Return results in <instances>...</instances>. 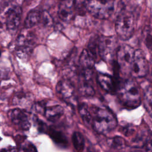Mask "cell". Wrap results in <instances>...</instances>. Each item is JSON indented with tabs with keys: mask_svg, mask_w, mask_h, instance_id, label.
<instances>
[{
	"mask_svg": "<svg viewBox=\"0 0 152 152\" xmlns=\"http://www.w3.org/2000/svg\"><path fill=\"white\" fill-rule=\"evenodd\" d=\"M116 93L120 102L127 108H136L141 103L138 86L133 80H126L119 84Z\"/></svg>",
	"mask_w": 152,
	"mask_h": 152,
	"instance_id": "cell-1",
	"label": "cell"
},
{
	"mask_svg": "<svg viewBox=\"0 0 152 152\" xmlns=\"http://www.w3.org/2000/svg\"><path fill=\"white\" fill-rule=\"evenodd\" d=\"M91 115L93 118L91 126L99 134H107L117 126L116 116L107 109L94 107Z\"/></svg>",
	"mask_w": 152,
	"mask_h": 152,
	"instance_id": "cell-2",
	"label": "cell"
},
{
	"mask_svg": "<svg viewBox=\"0 0 152 152\" xmlns=\"http://www.w3.org/2000/svg\"><path fill=\"white\" fill-rule=\"evenodd\" d=\"M135 26V15L131 11L125 9L122 10L116 18L115 30L120 39L126 40L134 34Z\"/></svg>",
	"mask_w": 152,
	"mask_h": 152,
	"instance_id": "cell-3",
	"label": "cell"
},
{
	"mask_svg": "<svg viewBox=\"0 0 152 152\" xmlns=\"http://www.w3.org/2000/svg\"><path fill=\"white\" fill-rule=\"evenodd\" d=\"M117 0H86V10L99 19L109 18L114 12Z\"/></svg>",
	"mask_w": 152,
	"mask_h": 152,
	"instance_id": "cell-4",
	"label": "cell"
},
{
	"mask_svg": "<svg viewBox=\"0 0 152 152\" xmlns=\"http://www.w3.org/2000/svg\"><path fill=\"white\" fill-rule=\"evenodd\" d=\"M22 11L16 4H8L0 8V24L5 25L10 31H15L21 21Z\"/></svg>",
	"mask_w": 152,
	"mask_h": 152,
	"instance_id": "cell-5",
	"label": "cell"
},
{
	"mask_svg": "<svg viewBox=\"0 0 152 152\" xmlns=\"http://www.w3.org/2000/svg\"><path fill=\"white\" fill-rule=\"evenodd\" d=\"M135 50L131 46L125 44L118 47L116 55V62L120 71L124 74H131Z\"/></svg>",
	"mask_w": 152,
	"mask_h": 152,
	"instance_id": "cell-6",
	"label": "cell"
},
{
	"mask_svg": "<svg viewBox=\"0 0 152 152\" xmlns=\"http://www.w3.org/2000/svg\"><path fill=\"white\" fill-rule=\"evenodd\" d=\"M118 47V42L113 37L102 36L98 39V53L106 62L110 61L116 56Z\"/></svg>",
	"mask_w": 152,
	"mask_h": 152,
	"instance_id": "cell-7",
	"label": "cell"
},
{
	"mask_svg": "<svg viewBox=\"0 0 152 152\" xmlns=\"http://www.w3.org/2000/svg\"><path fill=\"white\" fill-rule=\"evenodd\" d=\"M35 38L32 33L25 31L18 36L16 43V53L21 59H26L31 53L35 45Z\"/></svg>",
	"mask_w": 152,
	"mask_h": 152,
	"instance_id": "cell-8",
	"label": "cell"
},
{
	"mask_svg": "<svg viewBox=\"0 0 152 152\" xmlns=\"http://www.w3.org/2000/svg\"><path fill=\"white\" fill-rule=\"evenodd\" d=\"M7 115L13 124L20 129L27 131L30 128V115L27 110L15 108L9 110Z\"/></svg>",
	"mask_w": 152,
	"mask_h": 152,
	"instance_id": "cell-9",
	"label": "cell"
},
{
	"mask_svg": "<svg viewBox=\"0 0 152 152\" xmlns=\"http://www.w3.org/2000/svg\"><path fill=\"white\" fill-rule=\"evenodd\" d=\"M148 71V64L142 50H135L134 58L131 70V75L134 77L141 78L145 77Z\"/></svg>",
	"mask_w": 152,
	"mask_h": 152,
	"instance_id": "cell-10",
	"label": "cell"
},
{
	"mask_svg": "<svg viewBox=\"0 0 152 152\" xmlns=\"http://www.w3.org/2000/svg\"><path fill=\"white\" fill-rule=\"evenodd\" d=\"M56 92L59 97L66 102L70 104H75L76 96L73 84L70 81L62 80L56 84Z\"/></svg>",
	"mask_w": 152,
	"mask_h": 152,
	"instance_id": "cell-11",
	"label": "cell"
},
{
	"mask_svg": "<svg viewBox=\"0 0 152 152\" xmlns=\"http://www.w3.org/2000/svg\"><path fill=\"white\" fill-rule=\"evenodd\" d=\"M97 80L100 86L108 93H115L117 91L119 83L112 76L99 72L97 75Z\"/></svg>",
	"mask_w": 152,
	"mask_h": 152,
	"instance_id": "cell-12",
	"label": "cell"
},
{
	"mask_svg": "<svg viewBox=\"0 0 152 152\" xmlns=\"http://www.w3.org/2000/svg\"><path fill=\"white\" fill-rule=\"evenodd\" d=\"M64 113V109L63 107L61 105L56 104L46 106L43 114L48 120L55 122L58 121L63 116Z\"/></svg>",
	"mask_w": 152,
	"mask_h": 152,
	"instance_id": "cell-13",
	"label": "cell"
},
{
	"mask_svg": "<svg viewBox=\"0 0 152 152\" xmlns=\"http://www.w3.org/2000/svg\"><path fill=\"white\" fill-rule=\"evenodd\" d=\"M95 57L87 49H84L79 57V65L80 68L93 69L95 63Z\"/></svg>",
	"mask_w": 152,
	"mask_h": 152,
	"instance_id": "cell-14",
	"label": "cell"
},
{
	"mask_svg": "<svg viewBox=\"0 0 152 152\" xmlns=\"http://www.w3.org/2000/svg\"><path fill=\"white\" fill-rule=\"evenodd\" d=\"M58 16L59 18L64 22H69L74 16V8L71 5L66 2L61 3L59 6Z\"/></svg>",
	"mask_w": 152,
	"mask_h": 152,
	"instance_id": "cell-15",
	"label": "cell"
},
{
	"mask_svg": "<svg viewBox=\"0 0 152 152\" xmlns=\"http://www.w3.org/2000/svg\"><path fill=\"white\" fill-rule=\"evenodd\" d=\"M47 133L49 134L50 137L58 145L65 147L68 145V140L62 131L57 130L53 128L49 127Z\"/></svg>",
	"mask_w": 152,
	"mask_h": 152,
	"instance_id": "cell-16",
	"label": "cell"
},
{
	"mask_svg": "<svg viewBox=\"0 0 152 152\" xmlns=\"http://www.w3.org/2000/svg\"><path fill=\"white\" fill-rule=\"evenodd\" d=\"M42 18L41 12L36 9L29 11L24 21V26L26 28H30L39 24Z\"/></svg>",
	"mask_w": 152,
	"mask_h": 152,
	"instance_id": "cell-17",
	"label": "cell"
},
{
	"mask_svg": "<svg viewBox=\"0 0 152 152\" xmlns=\"http://www.w3.org/2000/svg\"><path fill=\"white\" fill-rule=\"evenodd\" d=\"M78 112L83 122L87 126H91L92 115L86 104H81L78 106Z\"/></svg>",
	"mask_w": 152,
	"mask_h": 152,
	"instance_id": "cell-18",
	"label": "cell"
},
{
	"mask_svg": "<svg viewBox=\"0 0 152 152\" xmlns=\"http://www.w3.org/2000/svg\"><path fill=\"white\" fill-rule=\"evenodd\" d=\"M143 103L144 107L152 118V87H147L144 91L143 96Z\"/></svg>",
	"mask_w": 152,
	"mask_h": 152,
	"instance_id": "cell-19",
	"label": "cell"
},
{
	"mask_svg": "<svg viewBox=\"0 0 152 152\" xmlns=\"http://www.w3.org/2000/svg\"><path fill=\"white\" fill-rule=\"evenodd\" d=\"M80 84L78 87V91L83 96L90 97L94 94L95 91L93 86L90 84V81H80Z\"/></svg>",
	"mask_w": 152,
	"mask_h": 152,
	"instance_id": "cell-20",
	"label": "cell"
},
{
	"mask_svg": "<svg viewBox=\"0 0 152 152\" xmlns=\"http://www.w3.org/2000/svg\"><path fill=\"white\" fill-rule=\"evenodd\" d=\"M72 142L74 148L77 151H81L84 148V139L83 135L77 131L74 132L72 135Z\"/></svg>",
	"mask_w": 152,
	"mask_h": 152,
	"instance_id": "cell-21",
	"label": "cell"
},
{
	"mask_svg": "<svg viewBox=\"0 0 152 152\" xmlns=\"http://www.w3.org/2000/svg\"><path fill=\"white\" fill-rule=\"evenodd\" d=\"M31 99V95L20 91L15 94L12 99V103L14 105H21L24 102Z\"/></svg>",
	"mask_w": 152,
	"mask_h": 152,
	"instance_id": "cell-22",
	"label": "cell"
},
{
	"mask_svg": "<svg viewBox=\"0 0 152 152\" xmlns=\"http://www.w3.org/2000/svg\"><path fill=\"white\" fill-rule=\"evenodd\" d=\"M109 144L110 146L116 150H121L125 148L126 145L125 140L120 137H115L109 140Z\"/></svg>",
	"mask_w": 152,
	"mask_h": 152,
	"instance_id": "cell-23",
	"label": "cell"
},
{
	"mask_svg": "<svg viewBox=\"0 0 152 152\" xmlns=\"http://www.w3.org/2000/svg\"><path fill=\"white\" fill-rule=\"evenodd\" d=\"M144 39L147 48L152 50V28L147 27L144 31Z\"/></svg>",
	"mask_w": 152,
	"mask_h": 152,
	"instance_id": "cell-24",
	"label": "cell"
},
{
	"mask_svg": "<svg viewBox=\"0 0 152 152\" xmlns=\"http://www.w3.org/2000/svg\"><path fill=\"white\" fill-rule=\"evenodd\" d=\"M33 121H34V123L36 124L37 129L40 132H42V133L46 132L47 133L49 127L47 126L46 123H45L42 120H40L36 116H34Z\"/></svg>",
	"mask_w": 152,
	"mask_h": 152,
	"instance_id": "cell-25",
	"label": "cell"
},
{
	"mask_svg": "<svg viewBox=\"0 0 152 152\" xmlns=\"http://www.w3.org/2000/svg\"><path fill=\"white\" fill-rule=\"evenodd\" d=\"M46 102L45 101H41V102H37L35 103L32 106L33 110L39 113H44L45 109L46 108Z\"/></svg>",
	"mask_w": 152,
	"mask_h": 152,
	"instance_id": "cell-26",
	"label": "cell"
},
{
	"mask_svg": "<svg viewBox=\"0 0 152 152\" xmlns=\"http://www.w3.org/2000/svg\"><path fill=\"white\" fill-rule=\"evenodd\" d=\"M21 151H36V148L35 146L31 144V142H28L27 144H24L23 147H21V149H20Z\"/></svg>",
	"mask_w": 152,
	"mask_h": 152,
	"instance_id": "cell-27",
	"label": "cell"
},
{
	"mask_svg": "<svg viewBox=\"0 0 152 152\" xmlns=\"http://www.w3.org/2000/svg\"><path fill=\"white\" fill-rule=\"evenodd\" d=\"M146 150L148 151H152V139L147 142Z\"/></svg>",
	"mask_w": 152,
	"mask_h": 152,
	"instance_id": "cell-28",
	"label": "cell"
},
{
	"mask_svg": "<svg viewBox=\"0 0 152 152\" xmlns=\"http://www.w3.org/2000/svg\"><path fill=\"white\" fill-rule=\"evenodd\" d=\"M1 50L0 49V56H1Z\"/></svg>",
	"mask_w": 152,
	"mask_h": 152,
	"instance_id": "cell-29",
	"label": "cell"
}]
</instances>
